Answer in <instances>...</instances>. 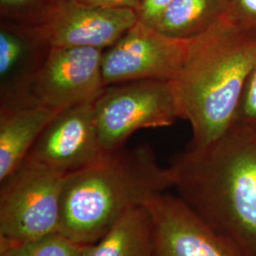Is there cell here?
I'll use <instances>...</instances> for the list:
<instances>
[{"mask_svg": "<svg viewBox=\"0 0 256 256\" xmlns=\"http://www.w3.org/2000/svg\"><path fill=\"white\" fill-rule=\"evenodd\" d=\"M256 64V30L225 18L189 39L182 66L171 81L180 118L192 128L188 149L208 146L229 131Z\"/></svg>", "mask_w": 256, "mask_h": 256, "instance_id": "cell-2", "label": "cell"}, {"mask_svg": "<svg viewBox=\"0 0 256 256\" xmlns=\"http://www.w3.org/2000/svg\"><path fill=\"white\" fill-rule=\"evenodd\" d=\"M226 9V0H174L155 28L167 36L188 40L216 25Z\"/></svg>", "mask_w": 256, "mask_h": 256, "instance_id": "cell-14", "label": "cell"}, {"mask_svg": "<svg viewBox=\"0 0 256 256\" xmlns=\"http://www.w3.org/2000/svg\"><path fill=\"white\" fill-rule=\"evenodd\" d=\"M155 225L146 205L124 212L82 256H154Z\"/></svg>", "mask_w": 256, "mask_h": 256, "instance_id": "cell-13", "label": "cell"}, {"mask_svg": "<svg viewBox=\"0 0 256 256\" xmlns=\"http://www.w3.org/2000/svg\"><path fill=\"white\" fill-rule=\"evenodd\" d=\"M86 246L59 232L34 241L0 248V256H82Z\"/></svg>", "mask_w": 256, "mask_h": 256, "instance_id": "cell-15", "label": "cell"}, {"mask_svg": "<svg viewBox=\"0 0 256 256\" xmlns=\"http://www.w3.org/2000/svg\"><path fill=\"white\" fill-rule=\"evenodd\" d=\"M66 176L26 158L0 182V248L60 232Z\"/></svg>", "mask_w": 256, "mask_h": 256, "instance_id": "cell-4", "label": "cell"}, {"mask_svg": "<svg viewBox=\"0 0 256 256\" xmlns=\"http://www.w3.org/2000/svg\"><path fill=\"white\" fill-rule=\"evenodd\" d=\"M188 45L189 39L167 36L138 20L114 45L102 50L104 84L172 81L182 66Z\"/></svg>", "mask_w": 256, "mask_h": 256, "instance_id": "cell-7", "label": "cell"}, {"mask_svg": "<svg viewBox=\"0 0 256 256\" xmlns=\"http://www.w3.org/2000/svg\"><path fill=\"white\" fill-rule=\"evenodd\" d=\"M232 128L256 133V64L248 76Z\"/></svg>", "mask_w": 256, "mask_h": 256, "instance_id": "cell-17", "label": "cell"}, {"mask_svg": "<svg viewBox=\"0 0 256 256\" xmlns=\"http://www.w3.org/2000/svg\"><path fill=\"white\" fill-rule=\"evenodd\" d=\"M225 18L232 25L256 30V0H226Z\"/></svg>", "mask_w": 256, "mask_h": 256, "instance_id": "cell-18", "label": "cell"}, {"mask_svg": "<svg viewBox=\"0 0 256 256\" xmlns=\"http://www.w3.org/2000/svg\"><path fill=\"white\" fill-rule=\"evenodd\" d=\"M57 0H0L3 20L24 24H39Z\"/></svg>", "mask_w": 256, "mask_h": 256, "instance_id": "cell-16", "label": "cell"}, {"mask_svg": "<svg viewBox=\"0 0 256 256\" xmlns=\"http://www.w3.org/2000/svg\"><path fill=\"white\" fill-rule=\"evenodd\" d=\"M174 0H142L137 10L138 20L156 28L165 10Z\"/></svg>", "mask_w": 256, "mask_h": 256, "instance_id": "cell-19", "label": "cell"}, {"mask_svg": "<svg viewBox=\"0 0 256 256\" xmlns=\"http://www.w3.org/2000/svg\"><path fill=\"white\" fill-rule=\"evenodd\" d=\"M80 4L88 6H99L110 8H124L135 10L137 12L142 0H74Z\"/></svg>", "mask_w": 256, "mask_h": 256, "instance_id": "cell-20", "label": "cell"}, {"mask_svg": "<svg viewBox=\"0 0 256 256\" xmlns=\"http://www.w3.org/2000/svg\"><path fill=\"white\" fill-rule=\"evenodd\" d=\"M57 113L39 106H0V182L26 160Z\"/></svg>", "mask_w": 256, "mask_h": 256, "instance_id": "cell-12", "label": "cell"}, {"mask_svg": "<svg viewBox=\"0 0 256 256\" xmlns=\"http://www.w3.org/2000/svg\"><path fill=\"white\" fill-rule=\"evenodd\" d=\"M133 10L88 6L57 1L38 25L52 48H92L104 50L137 23Z\"/></svg>", "mask_w": 256, "mask_h": 256, "instance_id": "cell-8", "label": "cell"}, {"mask_svg": "<svg viewBox=\"0 0 256 256\" xmlns=\"http://www.w3.org/2000/svg\"><path fill=\"white\" fill-rule=\"evenodd\" d=\"M102 55V50L92 48H52L22 97L12 104L60 112L95 100L106 86Z\"/></svg>", "mask_w": 256, "mask_h": 256, "instance_id": "cell-6", "label": "cell"}, {"mask_svg": "<svg viewBox=\"0 0 256 256\" xmlns=\"http://www.w3.org/2000/svg\"><path fill=\"white\" fill-rule=\"evenodd\" d=\"M146 206L155 225L154 256H244L178 196L162 192Z\"/></svg>", "mask_w": 256, "mask_h": 256, "instance_id": "cell-10", "label": "cell"}, {"mask_svg": "<svg viewBox=\"0 0 256 256\" xmlns=\"http://www.w3.org/2000/svg\"><path fill=\"white\" fill-rule=\"evenodd\" d=\"M94 101L58 112L37 138L26 158L70 174L95 162L104 153L95 120Z\"/></svg>", "mask_w": 256, "mask_h": 256, "instance_id": "cell-9", "label": "cell"}, {"mask_svg": "<svg viewBox=\"0 0 256 256\" xmlns=\"http://www.w3.org/2000/svg\"><path fill=\"white\" fill-rule=\"evenodd\" d=\"M57 1H61V0H57Z\"/></svg>", "mask_w": 256, "mask_h": 256, "instance_id": "cell-21", "label": "cell"}, {"mask_svg": "<svg viewBox=\"0 0 256 256\" xmlns=\"http://www.w3.org/2000/svg\"><path fill=\"white\" fill-rule=\"evenodd\" d=\"M52 48L38 25L2 21L0 106L18 101Z\"/></svg>", "mask_w": 256, "mask_h": 256, "instance_id": "cell-11", "label": "cell"}, {"mask_svg": "<svg viewBox=\"0 0 256 256\" xmlns=\"http://www.w3.org/2000/svg\"><path fill=\"white\" fill-rule=\"evenodd\" d=\"M178 196L244 256H256V133L230 128L169 166Z\"/></svg>", "mask_w": 256, "mask_h": 256, "instance_id": "cell-1", "label": "cell"}, {"mask_svg": "<svg viewBox=\"0 0 256 256\" xmlns=\"http://www.w3.org/2000/svg\"><path fill=\"white\" fill-rule=\"evenodd\" d=\"M173 187L168 168L148 144L106 152L90 165L66 174L60 232L90 245L128 210L146 205Z\"/></svg>", "mask_w": 256, "mask_h": 256, "instance_id": "cell-3", "label": "cell"}, {"mask_svg": "<svg viewBox=\"0 0 256 256\" xmlns=\"http://www.w3.org/2000/svg\"><path fill=\"white\" fill-rule=\"evenodd\" d=\"M94 112L104 152L124 147L140 129L170 126L180 118L172 82L164 80L106 86L94 101Z\"/></svg>", "mask_w": 256, "mask_h": 256, "instance_id": "cell-5", "label": "cell"}]
</instances>
